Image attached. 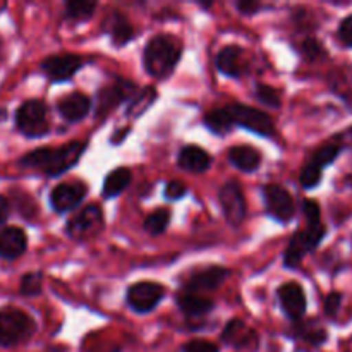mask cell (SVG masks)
Returning <instances> with one entry per match:
<instances>
[{
	"label": "cell",
	"instance_id": "1",
	"mask_svg": "<svg viewBox=\"0 0 352 352\" xmlns=\"http://www.w3.org/2000/svg\"><path fill=\"white\" fill-rule=\"evenodd\" d=\"M86 146H88V143H85V141L82 143L81 141H71V143L58 148H36V150L24 155L19 164L28 168H38L50 177H57L78 164V160L85 153Z\"/></svg>",
	"mask_w": 352,
	"mask_h": 352
},
{
	"label": "cell",
	"instance_id": "2",
	"mask_svg": "<svg viewBox=\"0 0 352 352\" xmlns=\"http://www.w3.org/2000/svg\"><path fill=\"white\" fill-rule=\"evenodd\" d=\"M182 45L168 34H158L151 38L143 52L144 69L153 78H167L172 74L177 62L181 60Z\"/></svg>",
	"mask_w": 352,
	"mask_h": 352
},
{
	"label": "cell",
	"instance_id": "3",
	"mask_svg": "<svg viewBox=\"0 0 352 352\" xmlns=\"http://www.w3.org/2000/svg\"><path fill=\"white\" fill-rule=\"evenodd\" d=\"M34 322L17 308L0 309V347H14L26 342L34 333Z\"/></svg>",
	"mask_w": 352,
	"mask_h": 352
},
{
	"label": "cell",
	"instance_id": "4",
	"mask_svg": "<svg viewBox=\"0 0 352 352\" xmlns=\"http://www.w3.org/2000/svg\"><path fill=\"white\" fill-rule=\"evenodd\" d=\"M16 127L23 136L41 138L48 134L50 126L47 120V105L41 100H28L16 110Z\"/></svg>",
	"mask_w": 352,
	"mask_h": 352
},
{
	"label": "cell",
	"instance_id": "5",
	"mask_svg": "<svg viewBox=\"0 0 352 352\" xmlns=\"http://www.w3.org/2000/svg\"><path fill=\"white\" fill-rule=\"evenodd\" d=\"M327 229L323 223H308L306 229L298 230L289 243L287 251L284 254V263L287 268H298L301 260L308 253H311L318 244L325 239Z\"/></svg>",
	"mask_w": 352,
	"mask_h": 352
},
{
	"label": "cell",
	"instance_id": "6",
	"mask_svg": "<svg viewBox=\"0 0 352 352\" xmlns=\"http://www.w3.org/2000/svg\"><path fill=\"white\" fill-rule=\"evenodd\" d=\"M227 112L232 117L234 124L244 127V129L251 131L254 134H260V136H274L275 126L274 120L270 119L268 113H265L263 110H258L254 107L244 105V103H229L226 107Z\"/></svg>",
	"mask_w": 352,
	"mask_h": 352
},
{
	"label": "cell",
	"instance_id": "7",
	"mask_svg": "<svg viewBox=\"0 0 352 352\" xmlns=\"http://www.w3.org/2000/svg\"><path fill=\"white\" fill-rule=\"evenodd\" d=\"M165 296L164 285L157 284V282H138L127 289V305L131 309L136 313H150L151 309L157 308L158 302Z\"/></svg>",
	"mask_w": 352,
	"mask_h": 352
},
{
	"label": "cell",
	"instance_id": "8",
	"mask_svg": "<svg viewBox=\"0 0 352 352\" xmlns=\"http://www.w3.org/2000/svg\"><path fill=\"white\" fill-rule=\"evenodd\" d=\"M263 198L268 215L274 217L277 222H291L296 213V205L287 189L278 184H267L263 188Z\"/></svg>",
	"mask_w": 352,
	"mask_h": 352
},
{
	"label": "cell",
	"instance_id": "9",
	"mask_svg": "<svg viewBox=\"0 0 352 352\" xmlns=\"http://www.w3.org/2000/svg\"><path fill=\"white\" fill-rule=\"evenodd\" d=\"M219 201L222 205L223 215L232 226H241L246 219V199L243 189L237 181H230L223 184L219 191Z\"/></svg>",
	"mask_w": 352,
	"mask_h": 352
},
{
	"label": "cell",
	"instance_id": "10",
	"mask_svg": "<svg viewBox=\"0 0 352 352\" xmlns=\"http://www.w3.org/2000/svg\"><path fill=\"white\" fill-rule=\"evenodd\" d=\"M40 67L52 82H64L82 67V58L76 54L50 55L41 62Z\"/></svg>",
	"mask_w": 352,
	"mask_h": 352
},
{
	"label": "cell",
	"instance_id": "11",
	"mask_svg": "<svg viewBox=\"0 0 352 352\" xmlns=\"http://www.w3.org/2000/svg\"><path fill=\"white\" fill-rule=\"evenodd\" d=\"M88 188L79 181L60 182L50 192V205L57 213H67L81 205Z\"/></svg>",
	"mask_w": 352,
	"mask_h": 352
},
{
	"label": "cell",
	"instance_id": "12",
	"mask_svg": "<svg viewBox=\"0 0 352 352\" xmlns=\"http://www.w3.org/2000/svg\"><path fill=\"white\" fill-rule=\"evenodd\" d=\"M103 226V213L98 205H88L71 219V222L65 227V232L72 239H85V237L93 236L98 232Z\"/></svg>",
	"mask_w": 352,
	"mask_h": 352
},
{
	"label": "cell",
	"instance_id": "13",
	"mask_svg": "<svg viewBox=\"0 0 352 352\" xmlns=\"http://www.w3.org/2000/svg\"><path fill=\"white\" fill-rule=\"evenodd\" d=\"M138 93V89L134 88L133 82L129 81H119L112 86H107L96 96V113L100 117L110 113L117 105L124 102V100L134 98V95Z\"/></svg>",
	"mask_w": 352,
	"mask_h": 352
},
{
	"label": "cell",
	"instance_id": "14",
	"mask_svg": "<svg viewBox=\"0 0 352 352\" xmlns=\"http://www.w3.org/2000/svg\"><path fill=\"white\" fill-rule=\"evenodd\" d=\"M282 309L291 320H301L306 313L305 289L298 282H285L277 291Z\"/></svg>",
	"mask_w": 352,
	"mask_h": 352
},
{
	"label": "cell",
	"instance_id": "15",
	"mask_svg": "<svg viewBox=\"0 0 352 352\" xmlns=\"http://www.w3.org/2000/svg\"><path fill=\"white\" fill-rule=\"evenodd\" d=\"M229 277V270L223 267H206L205 270H199L198 274L192 275L184 285V292H191V294H199L201 292H212L219 289L220 285L226 282Z\"/></svg>",
	"mask_w": 352,
	"mask_h": 352
},
{
	"label": "cell",
	"instance_id": "16",
	"mask_svg": "<svg viewBox=\"0 0 352 352\" xmlns=\"http://www.w3.org/2000/svg\"><path fill=\"white\" fill-rule=\"evenodd\" d=\"M222 342L236 349H256L258 337L241 320H232L226 325L222 332Z\"/></svg>",
	"mask_w": 352,
	"mask_h": 352
},
{
	"label": "cell",
	"instance_id": "17",
	"mask_svg": "<svg viewBox=\"0 0 352 352\" xmlns=\"http://www.w3.org/2000/svg\"><path fill=\"white\" fill-rule=\"evenodd\" d=\"M28 248V237L19 227H3L0 230V258L3 260H16L24 254Z\"/></svg>",
	"mask_w": 352,
	"mask_h": 352
},
{
	"label": "cell",
	"instance_id": "18",
	"mask_svg": "<svg viewBox=\"0 0 352 352\" xmlns=\"http://www.w3.org/2000/svg\"><path fill=\"white\" fill-rule=\"evenodd\" d=\"M57 110L67 122H79L91 110V100L82 93H71L57 103Z\"/></svg>",
	"mask_w": 352,
	"mask_h": 352
},
{
	"label": "cell",
	"instance_id": "19",
	"mask_svg": "<svg viewBox=\"0 0 352 352\" xmlns=\"http://www.w3.org/2000/svg\"><path fill=\"white\" fill-rule=\"evenodd\" d=\"M177 164L184 170L192 172V174H201V172H206L210 168L212 157L203 148L196 146V144H189V146H184L181 150Z\"/></svg>",
	"mask_w": 352,
	"mask_h": 352
},
{
	"label": "cell",
	"instance_id": "20",
	"mask_svg": "<svg viewBox=\"0 0 352 352\" xmlns=\"http://www.w3.org/2000/svg\"><path fill=\"white\" fill-rule=\"evenodd\" d=\"M217 69L229 78H239L244 72L243 48L236 45L223 47L217 55Z\"/></svg>",
	"mask_w": 352,
	"mask_h": 352
},
{
	"label": "cell",
	"instance_id": "21",
	"mask_svg": "<svg viewBox=\"0 0 352 352\" xmlns=\"http://www.w3.org/2000/svg\"><path fill=\"white\" fill-rule=\"evenodd\" d=\"M103 24H105V30L109 31L113 45H117V47H122L134 36L133 24L120 12H112L110 16H107Z\"/></svg>",
	"mask_w": 352,
	"mask_h": 352
},
{
	"label": "cell",
	"instance_id": "22",
	"mask_svg": "<svg viewBox=\"0 0 352 352\" xmlns=\"http://www.w3.org/2000/svg\"><path fill=\"white\" fill-rule=\"evenodd\" d=\"M229 160L234 167L243 172H254L261 164V155L256 148L248 146V144H239L229 150Z\"/></svg>",
	"mask_w": 352,
	"mask_h": 352
},
{
	"label": "cell",
	"instance_id": "23",
	"mask_svg": "<svg viewBox=\"0 0 352 352\" xmlns=\"http://www.w3.org/2000/svg\"><path fill=\"white\" fill-rule=\"evenodd\" d=\"M177 305L179 308H181V311L184 313L186 316H191V318L208 315L213 309L212 299L199 294H191V292H181V294L177 296Z\"/></svg>",
	"mask_w": 352,
	"mask_h": 352
},
{
	"label": "cell",
	"instance_id": "24",
	"mask_svg": "<svg viewBox=\"0 0 352 352\" xmlns=\"http://www.w3.org/2000/svg\"><path fill=\"white\" fill-rule=\"evenodd\" d=\"M131 179H133V174H131L129 168H113L107 175L105 181H103V196L105 198H116V196H119L131 184Z\"/></svg>",
	"mask_w": 352,
	"mask_h": 352
},
{
	"label": "cell",
	"instance_id": "25",
	"mask_svg": "<svg viewBox=\"0 0 352 352\" xmlns=\"http://www.w3.org/2000/svg\"><path fill=\"white\" fill-rule=\"evenodd\" d=\"M232 124L234 120L230 117V113L227 112V109H215L205 116V126L212 133L219 134V136H223V134L229 133Z\"/></svg>",
	"mask_w": 352,
	"mask_h": 352
},
{
	"label": "cell",
	"instance_id": "26",
	"mask_svg": "<svg viewBox=\"0 0 352 352\" xmlns=\"http://www.w3.org/2000/svg\"><path fill=\"white\" fill-rule=\"evenodd\" d=\"M157 100V89L155 88H143L141 91H138L134 95V98L131 100L129 107H127V116L129 117H140L150 109L151 103Z\"/></svg>",
	"mask_w": 352,
	"mask_h": 352
},
{
	"label": "cell",
	"instance_id": "27",
	"mask_svg": "<svg viewBox=\"0 0 352 352\" xmlns=\"http://www.w3.org/2000/svg\"><path fill=\"white\" fill-rule=\"evenodd\" d=\"M168 223H170V210L158 208L146 217V220H144V230L150 236H160V234H164L167 230Z\"/></svg>",
	"mask_w": 352,
	"mask_h": 352
},
{
	"label": "cell",
	"instance_id": "28",
	"mask_svg": "<svg viewBox=\"0 0 352 352\" xmlns=\"http://www.w3.org/2000/svg\"><path fill=\"white\" fill-rule=\"evenodd\" d=\"M340 153H342V146H340V144L329 143V144H325V146L320 148V150H316V153L313 155V158L309 164L316 165V167H320L323 170V168L329 167L330 164H333Z\"/></svg>",
	"mask_w": 352,
	"mask_h": 352
},
{
	"label": "cell",
	"instance_id": "29",
	"mask_svg": "<svg viewBox=\"0 0 352 352\" xmlns=\"http://www.w3.org/2000/svg\"><path fill=\"white\" fill-rule=\"evenodd\" d=\"M96 10L95 2H79V0H71L65 3V16L74 21H86L93 16Z\"/></svg>",
	"mask_w": 352,
	"mask_h": 352
},
{
	"label": "cell",
	"instance_id": "30",
	"mask_svg": "<svg viewBox=\"0 0 352 352\" xmlns=\"http://www.w3.org/2000/svg\"><path fill=\"white\" fill-rule=\"evenodd\" d=\"M41 285H43V275L40 272H31L21 278L19 291L26 298H33V296L41 294Z\"/></svg>",
	"mask_w": 352,
	"mask_h": 352
},
{
	"label": "cell",
	"instance_id": "31",
	"mask_svg": "<svg viewBox=\"0 0 352 352\" xmlns=\"http://www.w3.org/2000/svg\"><path fill=\"white\" fill-rule=\"evenodd\" d=\"M256 98L260 100L263 105L270 107V109H278L280 107V91L272 86L258 85L256 86Z\"/></svg>",
	"mask_w": 352,
	"mask_h": 352
},
{
	"label": "cell",
	"instance_id": "32",
	"mask_svg": "<svg viewBox=\"0 0 352 352\" xmlns=\"http://www.w3.org/2000/svg\"><path fill=\"white\" fill-rule=\"evenodd\" d=\"M322 174H323L322 168L316 167V165H313V164H308L305 168H302L299 181H301L302 188H306V189L316 188V186L322 182Z\"/></svg>",
	"mask_w": 352,
	"mask_h": 352
},
{
	"label": "cell",
	"instance_id": "33",
	"mask_svg": "<svg viewBox=\"0 0 352 352\" xmlns=\"http://www.w3.org/2000/svg\"><path fill=\"white\" fill-rule=\"evenodd\" d=\"M182 352H220L219 346L210 340H203V339H195L189 340L182 346Z\"/></svg>",
	"mask_w": 352,
	"mask_h": 352
},
{
	"label": "cell",
	"instance_id": "34",
	"mask_svg": "<svg viewBox=\"0 0 352 352\" xmlns=\"http://www.w3.org/2000/svg\"><path fill=\"white\" fill-rule=\"evenodd\" d=\"M302 212H305L308 223H322V212H320V205L315 199H306L302 203Z\"/></svg>",
	"mask_w": 352,
	"mask_h": 352
},
{
	"label": "cell",
	"instance_id": "35",
	"mask_svg": "<svg viewBox=\"0 0 352 352\" xmlns=\"http://www.w3.org/2000/svg\"><path fill=\"white\" fill-rule=\"evenodd\" d=\"M186 192H188V189H186L184 182L181 181H170L165 186V198L172 199V201L184 198Z\"/></svg>",
	"mask_w": 352,
	"mask_h": 352
},
{
	"label": "cell",
	"instance_id": "36",
	"mask_svg": "<svg viewBox=\"0 0 352 352\" xmlns=\"http://www.w3.org/2000/svg\"><path fill=\"white\" fill-rule=\"evenodd\" d=\"M339 38H340V41L346 45V47L352 48V14H351V16H347L346 19L340 23Z\"/></svg>",
	"mask_w": 352,
	"mask_h": 352
},
{
	"label": "cell",
	"instance_id": "37",
	"mask_svg": "<svg viewBox=\"0 0 352 352\" xmlns=\"http://www.w3.org/2000/svg\"><path fill=\"white\" fill-rule=\"evenodd\" d=\"M340 305H342V294L340 292H332L325 299V313L329 316H336L339 313Z\"/></svg>",
	"mask_w": 352,
	"mask_h": 352
},
{
	"label": "cell",
	"instance_id": "38",
	"mask_svg": "<svg viewBox=\"0 0 352 352\" xmlns=\"http://www.w3.org/2000/svg\"><path fill=\"white\" fill-rule=\"evenodd\" d=\"M302 52H305V55L309 58V60H315V58L322 57V55L325 54L322 45H320L316 40H306L305 45H302Z\"/></svg>",
	"mask_w": 352,
	"mask_h": 352
},
{
	"label": "cell",
	"instance_id": "39",
	"mask_svg": "<svg viewBox=\"0 0 352 352\" xmlns=\"http://www.w3.org/2000/svg\"><path fill=\"white\" fill-rule=\"evenodd\" d=\"M236 7L243 14H248V16H251V14H254L258 9H260V3H258V2H250V0H243V2H237Z\"/></svg>",
	"mask_w": 352,
	"mask_h": 352
},
{
	"label": "cell",
	"instance_id": "40",
	"mask_svg": "<svg viewBox=\"0 0 352 352\" xmlns=\"http://www.w3.org/2000/svg\"><path fill=\"white\" fill-rule=\"evenodd\" d=\"M9 213H10V205L9 201L6 199V196H0V226L7 222L9 219Z\"/></svg>",
	"mask_w": 352,
	"mask_h": 352
},
{
	"label": "cell",
	"instance_id": "41",
	"mask_svg": "<svg viewBox=\"0 0 352 352\" xmlns=\"http://www.w3.org/2000/svg\"><path fill=\"white\" fill-rule=\"evenodd\" d=\"M347 134H351V136H352V127H351V129H349V133H347Z\"/></svg>",
	"mask_w": 352,
	"mask_h": 352
},
{
	"label": "cell",
	"instance_id": "42",
	"mask_svg": "<svg viewBox=\"0 0 352 352\" xmlns=\"http://www.w3.org/2000/svg\"><path fill=\"white\" fill-rule=\"evenodd\" d=\"M349 182H351V186H352V175L349 177Z\"/></svg>",
	"mask_w": 352,
	"mask_h": 352
}]
</instances>
